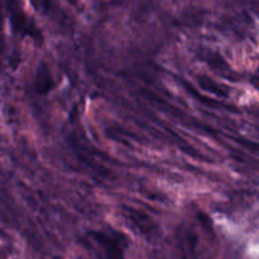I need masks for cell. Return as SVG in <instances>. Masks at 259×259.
<instances>
[{"mask_svg": "<svg viewBox=\"0 0 259 259\" xmlns=\"http://www.w3.org/2000/svg\"><path fill=\"white\" fill-rule=\"evenodd\" d=\"M121 214H123L124 219L128 223L129 227L133 228L141 234L146 235V237H152L157 233V224L143 211L134 209V207L121 206Z\"/></svg>", "mask_w": 259, "mask_h": 259, "instance_id": "obj_1", "label": "cell"}, {"mask_svg": "<svg viewBox=\"0 0 259 259\" xmlns=\"http://www.w3.org/2000/svg\"><path fill=\"white\" fill-rule=\"evenodd\" d=\"M94 240L101 249V259H123V245L120 237L106 232H96Z\"/></svg>", "mask_w": 259, "mask_h": 259, "instance_id": "obj_2", "label": "cell"}, {"mask_svg": "<svg viewBox=\"0 0 259 259\" xmlns=\"http://www.w3.org/2000/svg\"><path fill=\"white\" fill-rule=\"evenodd\" d=\"M53 85H55V82H53L50 70L46 67V65H42L38 68L37 78H35V89L39 94H47L52 90Z\"/></svg>", "mask_w": 259, "mask_h": 259, "instance_id": "obj_3", "label": "cell"}, {"mask_svg": "<svg viewBox=\"0 0 259 259\" xmlns=\"http://www.w3.org/2000/svg\"><path fill=\"white\" fill-rule=\"evenodd\" d=\"M199 85L202 90L211 93L212 95L219 96V98H228L229 96V91H228L227 86L218 83L217 81L211 80L207 76H200L199 77Z\"/></svg>", "mask_w": 259, "mask_h": 259, "instance_id": "obj_4", "label": "cell"}, {"mask_svg": "<svg viewBox=\"0 0 259 259\" xmlns=\"http://www.w3.org/2000/svg\"><path fill=\"white\" fill-rule=\"evenodd\" d=\"M252 7H253V10L257 13V15H259V0H253Z\"/></svg>", "mask_w": 259, "mask_h": 259, "instance_id": "obj_5", "label": "cell"}, {"mask_svg": "<svg viewBox=\"0 0 259 259\" xmlns=\"http://www.w3.org/2000/svg\"><path fill=\"white\" fill-rule=\"evenodd\" d=\"M67 2H68V3H71V4H75L76 0H67Z\"/></svg>", "mask_w": 259, "mask_h": 259, "instance_id": "obj_6", "label": "cell"}]
</instances>
